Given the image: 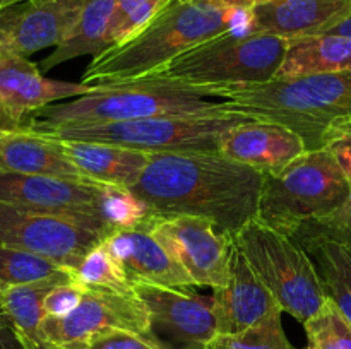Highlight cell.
Segmentation results:
<instances>
[{
    "instance_id": "obj_1",
    "label": "cell",
    "mask_w": 351,
    "mask_h": 349,
    "mask_svg": "<svg viewBox=\"0 0 351 349\" xmlns=\"http://www.w3.org/2000/svg\"><path fill=\"white\" fill-rule=\"evenodd\" d=\"M264 177L221 153H151L130 190L154 218L199 216L233 236L259 218Z\"/></svg>"
},
{
    "instance_id": "obj_2",
    "label": "cell",
    "mask_w": 351,
    "mask_h": 349,
    "mask_svg": "<svg viewBox=\"0 0 351 349\" xmlns=\"http://www.w3.org/2000/svg\"><path fill=\"white\" fill-rule=\"evenodd\" d=\"M252 7H230L216 0H170L127 43L95 55L82 74L88 86H110L158 74L178 55L228 31L250 33Z\"/></svg>"
},
{
    "instance_id": "obj_3",
    "label": "cell",
    "mask_w": 351,
    "mask_h": 349,
    "mask_svg": "<svg viewBox=\"0 0 351 349\" xmlns=\"http://www.w3.org/2000/svg\"><path fill=\"white\" fill-rule=\"evenodd\" d=\"M206 89L230 112L288 127L307 151L324 149L351 129V70Z\"/></svg>"
},
{
    "instance_id": "obj_4",
    "label": "cell",
    "mask_w": 351,
    "mask_h": 349,
    "mask_svg": "<svg viewBox=\"0 0 351 349\" xmlns=\"http://www.w3.org/2000/svg\"><path fill=\"white\" fill-rule=\"evenodd\" d=\"M226 112H230L228 105L211 98L206 88L149 75L122 84L91 86L88 94L51 103L31 115L27 122L108 123L154 116H209Z\"/></svg>"
},
{
    "instance_id": "obj_5",
    "label": "cell",
    "mask_w": 351,
    "mask_h": 349,
    "mask_svg": "<svg viewBox=\"0 0 351 349\" xmlns=\"http://www.w3.org/2000/svg\"><path fill=\"white\" fill-rule=\"evenodd\" d=\"M250 116L226 112L209 116H154L108 123L27 122V129L60 140L110 142L146 153H219L223 135Z\"/></svg>"
},
{
    "instance_id": "obj_6",
    "label": "cell",
    "mask_w": 351,
    "mask_h": 349,
    "mask_svg": "<svg viewBox=\"0 0 351 349\" xmlns=\"http://www.w3.org/2000/svg\"><path fill=\"white\" fill-rule=\"evenodd\" d=\"M351 188L328 149L307 151L276 174L264 177L259 221L293 236L302 226L336 214Z\"/></svg>"
},
{
    "instance_id": "obj_7",
    "label": "cell",
    "mask_w": 351,
    "mask_h": 349,
    "mask_svg": "<svg viewBox=\"0 0 351 349\" xmlns=\"http://www.w3.org/2000/svg\"><path fill=\"white\" fill-rule=\"evenodd\" d=\"M232 238L283 311L304 325L321 313L328 294L312 259L291 236L254 219Z\"/></svg>"
},
{
    "instance_id": "obj_8",
    "label": "cell",
    "mask_w": 351,
    "mask_h": 349,
    "mask_svg": "<svg viewBox=\"0 0 351 349\" xmlns=\"http://www.w3.org/2000/svg\"><path fill=\"white\" fill-rule=\"evenodd\" d=\"M287 48L283 38L228 31L178 55L154 75L194 88L261 84L276 77Z\"/></svg>"
},
{
    "instance_id": "obj_9",
    "label": "cell",
    "mask_w": 351,
    "mask_h": 349,
    "mask_svg": "<svg viewBox=\"0 0 351 349\" xmlns=\"http://www.w3.org/2000/svg\"><path fill=\"white\" fill-rule=\"evenodd\" d=\"M106 238L89 222L55 212L0 204V246L27 250L75 269Z\"/></svg>"
},
{
    "instance_id": "obj_10",
    "label": "cell",
    "mask_w": 351,
    "mask_h": 349,
    "mask_svg": "<svg viewBox=\"0 0 351 349\" xmlns=\"http://www.w3.org/2000/svg\"><path fill=\"white\" fill-rule=\"evenodd\" d=\"M123 328L144 335H156L153 320L137 293H112L88 289L74 311L60 318L45 317L41 331L50 344L60 349H81L96 332Z\"/></svg>"
},
{
    "instance_id": "obj_11",
    "label": "cell",
    "mask_w": 351,
    "mask_h": 349,
    "mask_svg": "<svg viewBox=\"0 0 351 349\" xmlns=\"http://www.w3.org/2000/svg\"><path fill=\"white\" fill-rule=\"evenodd\" d=\"M151 233L184 267L194 286L216 289L228 283L232 236L216 231L209 219L199 216L153 218Z\"/></svg>"
},
{
    "instance_id": "obj_12",
    "label": "cell",
    "mask_w": 351,
    "mask_h": 349,
    "mask_svg": "<svg viewBox=\"0 0 351 349\" xmlns=\"http://www.w3.org/2000/svg\"><path fill=\"white\" fill-rule=\"evenodd\" d=\"M103 190L105 185L96 181L0 173V204L69 216L108 236L112 228L103 218Z\"/></svg>"
},
{
    "instance_id": "obj_13",
    "label": "cell",
    "mask_w": 351,
    "mask_h": 349,
    "mask_svg": "<svg viewBox=\"0 0 351 349\" xmlns=\"http://www.w3.org/2000/svg\"><path fill=\"white\" fill-rule=\"evenodd\" d=\"M88 0H23L0 10V51L31 57L57 48L77 26Z\"/></svg>"
},
{
    "instance_id": "obj_14",
    "label": "cell",
    "mask_w": 351,
    "mask_h": 349,
    "mask_svg": "<svg viewBox=\"0 0 351 349\" xmlns=\"http://www.w3.org/2000/svg\"><path fill=\"white\" fill-rule=\"evenodd\" d=\"M84 82L55 81L26 57L0 51V118L9 129L24 127L31 115L51 103L88 94Z\"/></svg>"
},
{
    "instance_id": "obj_15",
    "label": "cell",
    "mask_w": 351,
    "mask_h": 349,
    "mask_svg": "<svg viewBox=\"0 0 351 349\" xmlns=\"http://www.w3.org/2000/svg\"><path fill=\"white\" fill-rule=\"evenodd\" d=\"M134 291L149 310L153 331L161 328L178 349H206L218 334L211 298L153 284H134Z\"/></svg>"
},
{
    "instance_id": "obj_16",
    "label": "cell",
    "mask_w": 351,
    "mask_h": 349,
    "mask_svg": "<svg viewBox=\"0 0 351 349\" xmlns=\"http://www.w3.org/2000/svg\"><path fill=\"white\" fill-rule=\"evenodd\" d=\"M211 301L218 334H237L245 331L267 317L271 311L281 308L233 238L230 248L228 283L213 289Z\"/></svg>"
},
{
    "instance_id": "obj_17",
    "label": "cell",
    "mask_w": 351,
    "mask_h": 349,
    "mask_svg": "<svg viewBox=\"0 0 351 349\" xmlns=\"http://www.w3.org/2000/svg\"><path fill=\"white\" fill-rule=\"evenodd\" d=\"M151 221L134 228L117 229L110 233L103 243L134 284L191 291L194 283L184 267L154 238Z\"/></svg>"
},
{
    "instance_id": "obj_18",
    "label": "cell",
    "mask_w": 351,
    "mask_h": 349,
    "mask_svg": "<svg viewBox=\"0 0 351 349\" xmlns=\"http://www.w3.org/2000/svg\"><path fill=\"white\" fill-rule=\"evenodd\" d=\"M219 153L264 174H276L307 153V147L288 127L249 118L223 135Z\"/></svg>"
},
{
    "instance_id": "obj_19",
    "label": "cell",
    "mask_w": 351,
    "mask_h": 349,
    "mask_svg": "<svg viewBox=\"0 0 351 349\" xmlns=\"http://www.w3.org/2000/svg\"><path fill=\"white\" fill-rule=\"evenodd\" d=\"M351 12V0H271L252 7L250 33L283 40L328 34Z\"/></svg>"
},
{
    "instance_id": "obj_20",
    "label": "cell",
    "mask_w": 351,
    "mask_h": 349,
    "mask_svg": "<svg viewBox=\"0 0 351 349\" xmlns=\"http://www.w3.org/2000/svg\"><path fill=\"white\" fill-rule=\"evenodd\" d=\"M0 173L86 180L64 153L60 140L27 127L0 130Z\"/></svg>"
},
{
    "instance_id": "obj_21",
    "label": "cell",
    "mask_w": 351,
    "mask_h": 349,
    "mask_svg": "<svg viewBox=\"0 0 351 349\" xmlns=\"http://www.w3.org/2000/svg\"><path fill=\"white\" fill-rule=\"evenodd\" d=\"M60 144L82 177L101 185L132 188L149 163L151 153L117 144L89 140H60Z\"/></svg>"
},
{
    "instance_id": "obj_22",
    "label": "cell",
    "mask_w": 351,
    "mask_h": 349,
    "mask_svg": "<svg viewBox=\"0 0 351 349\" xmlns=\"http://www.w3.org/2000/svg\"><path fill=\"white\" fill-rule=\"evenodd\" d=\"M74 279V272L69 269L67 272L43 283L9 286L0 289V307L10 327L23 342L24 349H57V346L47 341L41 331V324L45 320L43 300L51 287Z\"/></svg>"
},
{
    "instance_id": "obj_23",
    "label": "cell",
    "mask_w": 351,
    "mask_h": 349,
    "mask_svg": "<svg viewBox=\"0 0 351 349\" xmlns=\"http://www.w3.org/2000/svg\"><path fill=\"white\" fill-rule=\"evenodd\" d=\"M343 70H351V38L319 34L288 40L283 64L274 79H298Z\"/></svg>"
},
{
    "instance_id": "obj_24",
    "label": "cell",
    "mask_w": 351,
    "mask_h": 349,
    "mask_svg": "<svg viewBox=\"0 0 351 349\" xmlns=\"http://www.w3.org/2000/svg\"><path fill=\"white\" fill-rule=\"evenodd\" d=\"M291 238L308 253L326 294L351 327V250L329 236L302 229Z\"/></svg>"
},
{
    "instance_id": "obj_25",
    "label": "cell",
    "mask_w": 351,
    "mask_h": 349,
    "mask_svg": "<svg viewBox=\"0 0 351 349\" xmlns=\"http://www.w3.org/2000/svg\"><path fill=\"white\" fill-rule=\"evenodd\" d=\"M117 0H88L77 26L67 40L58 44L47 58L40 62L41 70H51L57 65L84 55H98L105 50L106 33L115 12Z\"/></svg>"
},
{
    "instance_id": "obj_26",
    "label": "cell",
    "mask_w": 351,
    "mask_h": 349,
    "mask_svg": "<svg viewBox=\"0 0 351 349\" xmlns=\"http://www.w3.org/2000/svg\"><path fill=\"white\" fill-rule=\"evenodd\" d=\"M69 267L27 250L0 246V289L9 286L36 284L67 272Z\"/></svg>"
},
{
    "instance_id": "obj_27",
    "label": "cell",
    "mask_w": 351,
    "mask_h": 349,
    "mask_svg": "<svg viewBox=\"0 0 351 349\" xmlns=\"http://www.w3.org/2000/svg\"><path fill=\"white\" fill-rule=\"evenodd\" d=\"M77 283L88 289L112 291V293H134V283L125 270L113 259L112 253L99 243L89 250L75 269H72Z\"/></svg>"
},
{
    "instance_id": "obj_28",
    "label": "cell",
    "mask_w": 351,
    "mask_h": 349,
    "mask_svg": "<svg viewBox=\"0 0 351 349\" xmlns=\"http://www.w3.org/2000/svg\"><path fill=\"white\" fill-rule=\"evenodd\" d=\"M283 310L276 308L252 327L237 334H216L206 349H297L285 334Z\"/></svg>"
},
{
    "instance_id": "obj_29",
    "label": "cell",
    "mask_w": 351,
    "mask_h": 349,
    "mask_svg": "<svg viewBox=\"0 0 351 349\" xmlns=\"http://www.w3.org/2000/svg\"><path fill=\"white\" fill-rule=\"evenodd\" d=\"M168 3L170 0H117L115 12L106 33L105 50L132 40Z\"/></svg>"
},
{
    "instance_id": "obj_30",
    "label": "cell",
    "mask_w": 351,
    "mask_h": 349,
    "mask_svg": "<svg viewBox=\"0 0 351 349\" xmlns=\"http://www.w3.org/2000/svg\"><path fill=\"white\" fill-rule=\"evenodd\" d=\"M103 218L112 233L117 229L134 228L154 218L147 205L127 187L105 185L103 190Z\"/></svg>"
},
{
    "instance_id": "obj_31",
    "label": "cell",
    "mask_w": 351,
    "mask_h": 349,
    "mask_svg": "<svg viewBox=\"0 0 351 349\" xmlns=\"http://www.w3.org/2000/svg\"><path fill=\"white\" fill-rule=\"evenodd\" d=\"M81 349H173L158 335H144L123 328H105L93 334Z\"/></svg>"
},
{
    "instance_id": "obj_32",
    "label": "cell",
    "mask_w": 351,
    "mask_h": 349,
    "mask_svg": "<svg viewBox=\"0 0 351 349\" xmlns=\"http://www.w3.org/2000/svg\"><path fill=\"white\" fill-rule=\"evenodd\" d=\"M86 291L88 287H84L75 279L53 286L43 300L45 317L60 318L74 311L82 301Z\"/></svg>"
},
{
    "instance_id": "obj_33",
    "label": "cell",
    "mask_w": 351,
    "mask_h": 349,
    "mask_svg": "<svg viewBox=\"0 0 351 349\" xmlns=\"http://www.w3.org/2000/svg\"><path fill=\"white\" fill-rule=\"evenodd\" d=\"M302 231L319 233V235L329 236V238L336 240L346 248L351 250V201L343 209H339L336 214L329 216V218L322 219V221L308 222V224L302 226ZM298 229V231H300Z\"/></svg>"
},
{
    "instance_id": "obj_34",
    "label": "cell",
    "mask_w": 351,
    "mask_h": 349,
    "mask_svg": "<svg viewBox=\"0 0 351 349\" xmlns=\"http://www.w3.org/2000/svg\"><path fill=\"white\" fill-rule=\"evenodd\" d=\"M304 327L307 332V348L305 349H341V346L332 335L324 308L317 317L308 320Z\"/></svg>"
},
{
    "instance_id": "obj_35",
    "label": "cell",
    "mask_w": 351,
    "mask_h": 349,
    "mask_svg": "<svg viewBox=\"0 0 351 349\" xmlns=\"http://www.w3.org/2000/svg\"><path fill=\"white\" fill-rule=\"evenodd\" d=\"M324 149H328L335 157L351 188V129L336 135Z\"/></svg>"
},
{
    "instance_id": "obj_36",
    "label": "cell",
    "mask_w": 351,
    "mask_h": 349,
    "mask_svg": "<svg viewBox=\"0 0 351 349\" xmlns=\"http://www.w3.org/2000/svg\"><path fill=\"white\" fill-rule=\"evenodd\" d=\"M0 349H24L14 328L2 320H0Z\"/></svg>"
},
{
    "instance_id": "obj_37",
    "label": "cell",
    "mask_w": 351,
    "mask_h": 349,
    "mask_svg": "<svg viewBox=\"0 0 351 349\" xmlns=\"http://www.w3.org/2000/svg\"><path fill=\"white\" fill-rule=\"evenodd\" d=\"M219 3H225V5L230 7H256L259 3H266L271 2V0H216Z\"/></svg>"
},
{
    "instance_id": "obj_38",
    "label": "cell",
    "mask_w": 351,
    "mask_h": 349,
    "mask_svg": "<svg viewBox=\"0 0 351 349\" xmlns=\"http://www.w3.org/2000/svg\"><path fill=\"white\" fill-rule=\"evenodd\" d=\"M328 34H339V36H348V38H351V12H350V16L346 17L345 21H341V23H339L338 26L332 27V29L329 31Z\"/></svg>"
},
{
    "instance_id": "obj_39",
    "label": "cell",
    "mask_w": 351,
    "mask_h": 349,
    "mask_svg": "<svg viewBox=\"0 0 351 349\" xmlns=\"http://www.w3.org/2000/svg\"><path fill=\"white\" fill-rule=\"evenodd\" d=\"M17 2H23V0H0V10H3L5 7H9V5H14V3H17Z\"/></svg>"
},
{
    "instance_id": "obj_40",
    "label": "cell",
    "mask_w": 351,
    "mask_h": 349,
    "mask_svg": "<svg viewBox=\"0 0 351 349\" xmlns=\"http://www.w3.org/2000/svg\"><path fill=\"white\" fill-rule=\"evenodd\" d=\"M0 320H2V322H5V324H9V320H7V317H5V313H3L2 307H0ZM9 325H10V324H9Z\"/></svg>"
},
{
    "instance_id": "obj_41",
    "label": "cell",
    "mask_w": 351,
    "mask_h": 349,
    "mask_svg": "<svg viewBox=\"0 0 351 349\" xmlns=\"http://www.w3.org/2000/svg\"><path fill=\"white\" fill-rule=\"evenodd\" d=\"M3 129H9V127H7L5 122H3V120L0 118V130H3Z\"/></svg>"
},
{
    "instance_id": "obj_42",
    "label": "cell",
    "mask_w": 351,
    "mask_h": 349,
    "mask_svg": "<svg viewBox=\"0 0 351 349\" xmlns=\"http://www.w3.org/2000/svg\"><path fill=\"white\" fill-rule=\"evenodd\" d=\"M57 349H60V348H57Z\"/></svg>"
}]
</instances>
